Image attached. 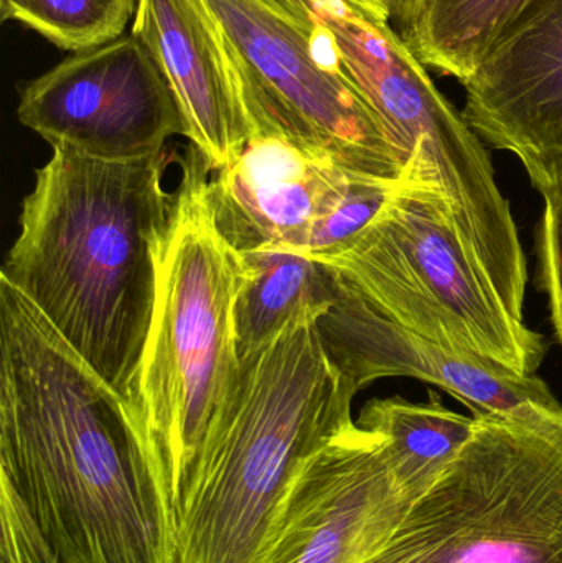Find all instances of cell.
Instances as JSON below:
<instances>
[{"label":"cell","instance_id":"1","mask_svg":"<svg viewBox=\"0 0 562 563\" xmlns=\"http://www.w3.org/2000/svg\"><path fill=\"white\" fill-rule=\"evenodd\" d=\"M0 563H177L131 404L0 279Z\"/></svg>","mask_w":562,"mask_h":563},{"label":"cell","instance_id":"2","mask_svg":"<svg viewBox=\"0 0 562 563\" xmlns=\"http://www.w3.org/2000/svg\"><path fill=\"white\" fill-rule=\"evenodd\" d=\"M168 162L167 151L108 162L53 147L0 271L131 407L174 207Z\"/></svg>","mask_w":562,"mask_h":563},{"label":"cell","instance_id":"3","mask_svg":"<svg viewBox=\"0 0 562 563\" xmlns=\"http://www.w3.org/2000/svg\"><path fill=\"white\" fill-rule=\"evenodd\" d=\"M329 305H306L240 356L175 519L177 563H261L307 466L355 426L359 390L317 323Z\"/></svg>","mask_w":562,"mask_h":563},{"label":"cell","instance_id":"4","mask_svg":"<svg viewBox=\"0 0 562 563\" xmlns=\"http://www.w3.org/2000/svg\"><path fill=\"white\" fill-rule=\"evenodd\" d=\"M178 164L180 184L132 399L164 473L175 519L240 363L233 307L241 279L240 253L224 240L211 211L210 167L191 144Z\"/></svg>","mask_w":562,"mask_h":563},{"label":"cell","instance_id":"5","mask_svg":"<svg viewBox=\"0 0 562 563\" xmlns=\"http://www.w3.org/2000/svg\"><path fill=\"white\" fill-rule=\"evenodd\" d=\"M309 257L335 271L383 317L455 353L518 376H535L547 356L543 336L510 313L469 256L421 157L409 162L366 230L332 253Z\"/></svg>","mask_w":562,"mask_h":563},{"label":"cell","instance_id":"6","mask_svg":"<svg viewBox=\"0 0 562 563\" xmlns=\"http://www.w3.org/2000/svg\"><path fill=\"white\" fill-rule=\"evenodd\" d=\"M317 19L332 33L350 79L385 122L405 167L421 157L432 168L469 256L525 321L527 257L484 141L392 25L345 0H327Z\"/></svg>","mask_w":562,"mask_h":563},{"label":"cell","instance_id":"7","mask_svg":"<svg viewBox=\"0 0 562 563\" xmlns=\"http://www.w3.org/2000/svg\"><path fill=\"white\" fill-rule=\"evenodd\" d=\"M363 563H562V430L475 417L451 468Z\"/></svg>","mask_w":562,"mask_h":563},{"label":"cell","instance_id":"8","mask_svg":"<svg viewBox=\"0 0 562 563\" xmlns=\"http://www.w3.org/2000/svg\"><path fill=\"white\" fill-rule=\"evenodd\" d=\"M236 56L251 135H276L356 177L399 180L392 135L352 79L317 56L306 22L283 0H203Z\"/></svg>","mask_w":562,"mask_h":563},{"label":"cell","instance_id":"9","mask_svg":"<svg viewBox=\"0 0 562 563\" xmlns=\"http://www.w3.org/2000/svg\"><path fill=\"white\" fill-rule=\"evenodd\" d=\"M19 121L52 147L108 162L141 161L187 137L157 59L134 33L71 53L20 89Z\"/></svg>","mask_w":562,"mask_h":563},{"label":"cell","instance_id":"10","mask_svg":"<svg viewBox=\"0 0 562 563\" xmlns=\"http://www.w3.org/2000/svg\"><path fill=\"white\" fill-rule=\"evenodd\" d=\"M333 273L332 300L319 331L330 360L356 390L382 377H415L471 409L537 429L562 430V404L538 376H518L455 353L383 317Z\"/></svg>","mask_w":562,"mask_h":563},{"label":"cell","instance_id":"11","mask_svg":"<svg viewBox=\"0 0 562 563\" xmlns=\"http://www.w3.org/2000/svg\"><path fill=\"white\" fill-rule=\"evenodd\" d=\"M409 506L385 443L355 423L307 466L261 563H363Z\"/></svg>","mask_w":562,"mask_h":563},{"label":"cell","instance_id":"12","mask_svg":"<svg viewBox=\"0 0 562 563\" xmlns=\"http://www.w3.org/2000/svg\"><path fill=\"white\" fill-rule=\"evenodd\" d=\"M475 134L514 154L541 195L562 181V0H537L462 82Z\"/></svg>","mask_w":562,"mask_h":563},{"label":"cell","instance_id":"13","mask_svg":"<svg viewBox=\"0 0 562 563\" xmlns=\"http://www.w3.org/2000/svg\"><path fill=\"white\" fill-rule=\"evenodd\" d=\"M355 177L286 139L253 134L236 162L210 178L208 197L218 230L238 253L307 254Z\"/></svg>","mask_w":562,"mask_h":563},{"label":"cell","instance_id":"14","mask_svg":"<svg viewBox=\"0 0 562 563\" xmlns=\"http://www.w3.org/2000/svg\"><path fill=\"white\" fill-rule=\"evenodd\" d=\"M170 85L187 139L211 172L236 162L251 137L236 56L203 0H139L132 32Z\"/></svg>","mask_w":562,"mask_h":563},{"label":"cell","instance_id":"15","mask_svg":"<svg viewBox=\"0 0 562 563\" xmlns=\"http://www.w3.org/2000/svg\"><path fill=\"white\" fill-rule=\"evenodd\" d=\"M426 404L401 397L375 399L356 420L385 443L393 476L411 505L451 468L475 429V417L448 409L432 390Z\"/></svg>","mask_w":562,"mask_h":563},{"label":"cell","instance_id":"16","mask_svg":"<svg viewBox=\"0 0 562 563\" xmlns=\"http://www.w3.org/2000/svg\"><path fill=\"white\" fill-rule=\"evenodd\" d=\"M537 0H421L399 20L426 68L465 82Z\"/></svg>","mask_w":562,"mask_h":563},{"label":"cell","instance_id":"17","mask_svg":"<svg viewBox=\"0 0 562 563\" xmlns=\"http://www.w3.org/2000/svg\"><path fill=\"white\" fill-rule=\"evenodd\" d=\"M240 256L233 307L240 356L271 340L300 308L332 300V269L312 257L271 250Z\"/></svg>","mask_w":562,"mask_h":563},{"label":"cell","instance_id":"18","mask_svg":"<svg viewBox=\"0 0 562 563\" xmlns=\"http://www.w3.org/2000/svg\"><path fill=\"white\" fill-rule=\"evenodd\" d=\"M139 0H0V20L22 23L59 49L76 53L121 38Z\"/></svg>","mask_w":562,"mask_h":563},{"label":"cell","instance_id":"19","mask_svg":"<svg viewBox=\"0 0 562 563\" xmlns=\"http://www.w3.org/2000/svg\"><path fill=\"white\" fill-rule=\"evenodd\" d=\"M541 197L544 208L538 231L540 288L547 294L551 323L562 344V181Z\"/></svg>","mask_w":562,"mask_h":563},{"label":"cell","instance_id":"20","mask_svg":"<svg viewBox=\"0 0 562 563\" xmlns=\"http://www.w3.org/2000/svg\"><path fill=\"white\" fill-rule=\"evenodd\" d=\"M345 2L375 22L388 23V25L393 16L398 13L399 5V0H345Z\"/></svg>","mask_w":562,"mask_h":563}]
</instances>
